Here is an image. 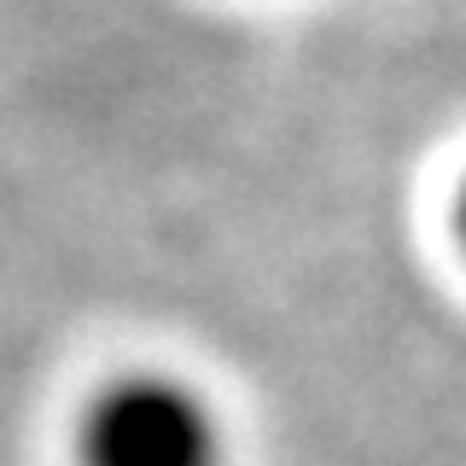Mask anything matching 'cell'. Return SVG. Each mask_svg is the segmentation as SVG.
Wrapping results in <instances>:
<instances>
[{
  "mask_svg": "<svg viewBox=\"0 0 466 466\" xmlns=\"http://www.w3.org/2000/svg\"><path fill=\"white\" fill-rule=\"evenodd\" d=\"M82 466H222L216 408L187 379L128 373L111 379L82 408L76 426Z\"/></svg>",
  "mask_w": 466,
  "mask_h": 466,
  "instance_id": "6da1fadb",
  "label": "cell"
},
{
  "mask_svg": "<svg viewBox=\"0 0 466 466\" xmlns=\"http://www.w3.org/2000/svg\"><path fill=\"white\" fill-rule=\"evenodd\" d=\"M461 239H466V193H461Z\"/></svg>",
  "mask_w": 466,
  "mask_h": 466,
  "instance_id": "7a4b0ae2",
  "label": "cell"
}]
</instances>
